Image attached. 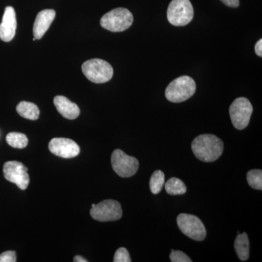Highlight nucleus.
I'll return each instance as SVG.
<instances>
[{"label": "nucleus", "mask_w": 262, "mask_h": 262, "mask_svg": "<svg viewBox=\"0 0 262 262\" xmlns=\"http://www.w3.org/2000/svg\"><path fill=\"white\" fill-rule=\"evenodd\" d=\"M192 149L198 160L211 163L219 159L223 153L224 143L216 136L203 134L193 140Z\"/></svg>", "instance_id": "f257e3e1"}, {"label": "nucleus", "mask_w": 262, "mask_h": 262, "mask_svg": "<svg viewBox=\"0 0 262 262\" xmlns=\"http://www.w3.org/2000/svg\"><path fill=\"white\" fill-rule=\"evenodd\" d=\"M195 91L196 83L192 77L182 76L168 84L165 89V97L170 102H184L192 97Z\"/></svg>", "instance_id": "f03ea898"}, {"label": "nucleus", "mask_w": 262, "mask_h": 262, "mask_svg": "<svg viewBox=\"0 0 262 262\" xmlns=\"http://www.w3.org/2000/svg\"><path fill=\"white\" fill-rule=\"evenodd\" d=\"M134 22L132 13L126 8H115L106 13L100 20L101 27L113 32H122L130 28Z\"/></svg>", "instance_id": "7ed1b4c3"}, {"label": "nucleus", "mask_w": 262, "mask_h": 262, "mask_svg": "<svg viewBox=\"0 0 262 262\" xmlns=\"http://www.w3.org/2000/svg\"><path fill=\"white\" fill-rule=\"evenodd\" d=\"M82 73L94 83H104L113 78L114 70L108 62L98 58L89 60L82 66Z\"/></svg>", "instance_id": "20e7f679"}, {"label": "nucleus", "mask_w": 262, "mask_h": 262, "mask_svg": "<svg viewBox=\"0 0 262 262\" xmlns=\"http://www.w3.org/2000/svg\"><path fill=\"white\" fill-rule=\"evenodd\" d=\"M167 17L176 27H184L192 21L194 9L189 0H172L169 5Z\"/></svg>", "instance_id": "39448f33"}, {"label": "nucleus", "mask_w": 262, "mask_h": 262, "mask_svg": "<svg viewBox=\"0 0 262 262\" xmlns=\"http://www.w3.org/2000/svg\"><path fill=\"white\" fill-rule=\"evenodd\" d=\"M252 113V104L246 98H236L229 106V116L237 130H243L248 126Z\"/></svg>", "instance_id": "423d86ee"}, {"label": "nucleus", "mask_w": 262, "mask_h": 262, "mask_svg": "<svg viewBox=\"0 0 262 262\" xmlns=\"http://www.w3.org/2000/svg\"><path fill=\"white\" fill-rule=\"evenodd\" d=\"M177 221L182 233L189 238L196 241H202L206 238V227L196 215L181 213L177 216Z\"/></svg>", "instance_id": "0eeeda50"}, {"label": "nucleus", "mask_w": 262, "mask_h": 262, "mask_svg": "<svg viewBox=\"0 0 262 262\" xmlns=\"http://www.w3.org/2000/svg\"><path fill=\"white\" fill-rule=\"evenodd\" d=\"M111 163L115 173L122 178H128L135 175L139 167V160L120 149L113 151Z\"/></svg>", "instance_id": "6e6552de"}, {"label": "nucleus", "mask_w": 262, "mask_h": 262, "mask_svg": "<svg viewBox=\"0 0 262 262\" xmlns=\"http://www.w3.org/2000/svg\"><path fill=\"white\" fill-rule=\"evenodd\" d=\"M90 212L94 220L101 222L119 220L122 215L121 205L114 200H106L95 205Z\"/></svg>", "instance_id": "1a4fd4ad"}, {"label": "nucleus", "mask_w": 262, "mask_h": 262, "mask_svg": "<svg viewBox=\"0 0 262 262\" xmlns=\"http://www.w3.org/2000/svg\"><path fill=\"white\" fill-rule=\"evenodd\" d=\"M28 168L20 162L8 161L4 164L3 173L6 180L18 186L19 189L25 190L28 187L30 179Z\"/></svg>", "instance_id": "9d476101"}, {"label": "nucleus", "mask_w": 262, "mask_h": 262, "mask_svg": "<svg viewBox=\"0 0 262 262\" xmlns=\"http://www.w3.org/2000/svg\"><path fill=\"white\" fill-rule=\"evenodd\" d=\"M48 147L53 155L66 159L75 158L80 151L75 141L66 138H54L50 141Z\"/></svg>", "instance_id": "9b49d317"}, {"label": "nucleus", "mask_w": 262, "mask_h": 262, "mask_svg": "<svg viewBox=\"0 0 262 262\" xmlns=\"http://www.w3.org/2000/svg\"><path fill=\"white\" fill-rule=\"evenodd\" d=\"M17 28L15 11L13 7L5 8L3 21L0 24V39L8 42L14 38Z\"/></svg>", "instance_id": "f8f14e48"}, {"label": "nucleus", "mask_w": 262, "mask_h": 262, "mask_svg": "<svg viewBox=\"0 0 262 262\" xmlns=\"http://www.w3.org/2000/svg\"><path fill=\"white\" fill-rule=\"evenodd\" d=\"M56 14V11L52 9L43 10L38 13L33 27V34L36 39L42 38L54 20Z\"/></svg>", "instance_id": "ddd939ff"}, {"label": "nucleus", "mask_w": 262, "mask_h": 262, "mask_svg": "<svg viewBox=\"0 0 262 262\" xmlns=\"http://www.w3.org/2000/svg\"><path fill=\"white\" fill-rule=\"evenodd\" d=\"M58 113L68 120H75L80 115V110L76 103L63 96H57L53 100Z\"/></svg>", "instance_id": "4468645a"}, {"label": "nucleus", "mask_w": 262, "mask_h": 262, "mask_svg": "<svg viewBox=\"0 0 262 262\" xmlns=\"http://www.w3.org/2000/svg\"><path fill=\"white\" fill-rule=\"evenodd\" d=\"M234 250L241 261H246L249 258V239L246 232L237 234L234 241Z\"/></svg>", "instance_id": "2eb2a0df"}, {"label": "nucleus", "mask_w": 262, "mask_h": 262, "mask_svg": "<svg viewBox=\"0 0 262 262\" xmlns=\"http://www.w3.org/2000/svg\"><path fill=\"white\" fill-rule=\"evenodd\" d=\"M18 115L24 118L31 120H37L39 116V110L37 105L27 101H21L16 107Z\"/></svg>", "instance_id": "dca6fc26"}, {"label": "nucleus", "mask_w": 262, "mask_h": 262, "mask_svg": "<svg viewBox=\"0 0 262 262\" xmlns=\"http://www.w3.org/2000/svg\"><path fill=\"white\" fill-rule=\"evenodd\" d=\"M187 187L181 179L173 177L168 180L165 184V190L170 195H180L185 194Z\"/></svg>", "instance_id": "f3484780"}, {"label": "nucleus", "mask_w": 262, "mask_h": 262, "mask_svg": "<svg viewBox=\"0 0 262 262\" xmlns=\"http://www.w3.org/2000/svg\"><path fill=\"white\" fill-rule=\"evenodd\" d=\"M6 141L10 146L16 149H24L29 143L25 134L16 132L9 133L6 136Z\"/></svg>", "instance_id": "a211bd4d"}, {"label": "nucleus", "mask_w": 262, "mask_h": 262, "mask_svg": "<svg viewBox=\"0 0 262 262\" xmlns=\"http://www.w3.org/2000/svg\"><path fill=\"white\" fill-rule=\"evenodd\" d=\"M165 184V174L161 170H156L149 181L150 190L154 194H159Z\"/></svg>", "instance_id": "6ab92c4d"}, {"label": "nucleus", "mask_w": 262, "mask_h": 262, "mask_svg": "<svg viewBox=\"0 0 262 262\" xmlns=\"http://www.w3.org/2000/svg\"><path fill=\"white\" fill-rule=\"evenodd\" d=\"M247 182L250 187L258 190L262 189V170L254 169L247 173Z\"/></svg>", "instance_id": "aec40b11"}, {"label": "nucleus", "mask_w": 262, "mask_h": 262, "mask_svg": "<svg viewBox=\"0 0 262 262\" xmlns=\"http://www.w3.org/2000/svg\"><path fill=\"white\" fill-rule=\"evenodd\" d=\"M114 262H130V256L125 248H120L117 250L114 256Z\"/></svg>", "instance_id": "412c9836"}, {"label": "nucleus", "mask_w": 262, "mask_h": 262, "mask_svg": "<svg viewBox=\"0 0 262 262\" xmlns=\"http://www.w3.org/2000/svg\"><path fill=\"white\" fill-rule=\"evenodd\" d=\"M170 259L172 262H192L191 258L185 253L180 251L171 250L170 255Z\"/></svg>", "instance_id": "4be33fe9"}, {"label": "nucleus", "mask_w": 262, "mask_h": 262, "mask_svg": "<svg viewBox=\"0 0 262 262\" xmlns=\"http://www.w3.org/2000/svg\"><path fill=\"white\" fill-rule=\"evenodd\" d=\"M16 261V253L13 251H5L0 255V262Z\"/></svg>", "instance_id": "5701e85b"}, {"label": "nucleus", "mask_w": 262, "mask_h": 262, "mask_svg": "<svg viewBox=\"0 0 262 262\" xmlns=\"http://www.w3.org/2000/svg\"><path fill=\"white\" fill-rule=\"evenodd\" d=\"M221 1L230 8H237L239 5V0H221Z\"/></svg>", "instance_id": "b1692460"}, {"label": "nucleus", "mask_w": 262, "mask_h": 262, "mask_svg": "<svg viewBox=\"0 0 262 262\" xmlns=\"http://www.w3.org/2000/svg\"><path fill=\"white\" fill-rule=\"evenodd\" d=\"M255 52H256V55L258 56H262V39H260L259 40L256 42V46H255Z\"/></svg>", "instance_id": "393cba45"}, {"label": "nucleus", "mask_w": 262, "mask_h": 262, "mask_svg": "<svg viewBox=\"0 0 262 262\" xmlns=\"http://www.w3.org/2000/svg\"><path fill=\"white\" fill-rule=\"evenodd\" d=\"M74 261L75 262H87L88 260H86L85 258H84L82 257V256H79V255H77V256H75V258H74Z\"/></svg>", "instance_id": "a878e982"}, {"label": "nucleus", "mask_w": 262, "mask_h": 262, "mask_svg": "<svg viewBox=\"0 0 262 262\" xmlns=\"http://www.w3.org/2000/svg\"><path fill=\"white\" fill-rule=\"evenodd\" d=\"M35 40H36L35 38H34H34H33V41H35Z\"/></svg>", "instance_id": "bb28decb"}]
</instances>
